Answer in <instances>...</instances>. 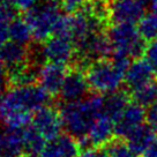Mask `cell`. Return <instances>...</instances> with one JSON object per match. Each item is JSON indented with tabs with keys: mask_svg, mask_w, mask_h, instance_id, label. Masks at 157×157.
Here are the masks:
<instances>
[{
	"mask_svg": "<svg viewBox=\"0 0 157 157\" xmlns=\"http://www.w3.org/2000/svg\"><path fill=\"white\" fill-rule=\"evenodd\" d=\"M146 123L150 126L152 131L157 135V104L147 109V119Z\"/></svg>",
	"mask_w": 157,
	"mask_h": 157,
	"instance_id": "obj_25",
	"label": "cell"
},
{
	"mask_svg": "<svg viewBox=\"0 0 157 157\" xmlns=\"http://www.w3.org/2000/svg\"><path fill=\"white\" fill-rule=\"evenodd\" d=\"M89 91L91 90L89 88L86 74L78 68L71 69L66 75L58 98L60 104L78 103L90 96Z\"/></svg>",
	"mask_w": 157,
	"mask_h": 157,
	"instance_id": "obj_6",
	"label": "cell"
},
{
	"mask_svg": "<svg viewBox=\"0 0 157 157\" xmlns=\"http://www.w3.org/2000/svg\"><path fill=\"white\" fill-rule=\"evenodd\" d=\"M144 59L150 64V66L154 68V71L157 74V39L154 40V42L148 43L147 51H146V54H144Z\"/></svg>",
	"mask_w": 157,
	"mask_h": 157,
	"instance_id": "obj_24",
	"label": "cell"
},
{
	"mask_svg": "<svg viewBox=\"0 0 157 157\" xmlns=\"http://www.w3.org/2000/svg\"><path fill=\"white\" fill-rule=\"evenodd\" d=\"M131 102V95L125 88L104 95L103 116L110 118L116 123Z\"/></svg>",
	"mask_w": 157,
	"mask_h": 157,
	"instance_id": "obj_15",
	"label": "cell"
},
{
	"mask_svg": "<svg viewBox=\"0 0 157 157\" xmlns=\"http://www.w3.org/2000/svg\"><path fill=\"white\" fill-rule=\"evenodd\" d=\"M150 10L151 13L157 14V0H151V4H150Z\"/></svg>",
	"mask_w": 157,
	"mask_h": 157,
	"instance_id": "obj_30",
	"label": "cell"
},
{
	"mask_svg": "<svg viewBox=\"0 0 157 157\" xmlns=\"http://www.w3.org/2000/svg\"><path fill=\"white\" fill-rule=\"evenodd\" d=\"M61 0H39L36 5L23 14L33 33V38L37 42H45L53 35L54 27L61 17Z\"/></svg>",
	"mask_w": 157,
	"mask_h": 157,
	"instance_id": "obj_3",
	"label": "cell"
},
{
	"mask_svg": "<svg viewBox=\"0 0 157 157\" xmlns=\"http://www.w3.org/2000/svg\"><path fill=\"white\" fill-rule=\"evenodd\" d=\"M106 157H139L128 148L127 143L120 139H114L108 146L102 148Z\"/></svg>",
	"mask_w": 157,
	"mask_h": 157,
	"instance_id": "obj_21",
	"label": "cell"
},
{
	"mask_svg": "<svg viewBox=\"0 0 157 157\" xmlns=\"http://www.w3.org/2000/svg\"><path fill=\"white\" fill-rule=\"evenodd\" d=\"M48 141L31 125L25 128L23 133V156L40 157Z\"/></svg>",
	"mask_w": 157,
	"mask_h": 157,
	"instance_id": "obj_17",
	"label": "cell"
},
{
	"mask_svg": "<svg viewBox=\"0 0 157 157\" xmlns=\"http://www.w3.org/2000/svg\"><path fill=\"white\" fill-rule=\"evenodd\" d=\"M116 139L114 121L108 117H101L94 124L87 139L80 141L81 151L89 149H102Z\"/></svg>",
	"mask_w": 157,
	"mask_h": 157,
	"instance_id": "obj_9",
	"label": "cell"
},
{
	"mask_svg": "<svg viewBox=\"0 0 157 157\" xmlns=\"http://www.w3.org/2000/svg\"><path fill=\"white\" fill-rule=\"evenodd\" d=\"M10 39V30H8V25L0 23V48L7 43Z\"/></svg>",
	"mask_w": 157,
	"mask_h": 157,
	"instance_id": "obj_28",
	"label": "cell"
},
{
	"mask_svg": "<svg viewBox=\"0 0 157 157\" xmlns=\"http://www.w3.org/2000/svg\"><path fill=\"white\" fill-rule=\"evenodd\" d=\"M157 78L156 72L144 58L134 60L125 74V89L131 94L150 83Z\"/></svg>",
	"mask_w": 157,
	"mask_h": 157,
	"instance_id": "obj_11",
	"label": "cell"
},
{
	"mask_svg": "<svg viewBox=\"0 0 157 157\" xmlns=\"http://www.w3.org/2000/svg\"><path fill=\"white\" fill-rule=\"evenodd\" d=\"M43 59L48 63H53L67 66L73 63L75 57H78L76 46L68 38L51 36L44 44L40 46Z\"/></svg>",
	"mask_w": 157,
	"mask_h": 157,
	"instance_id": "obj_5",
	"label": "cell"
},
{
	"mask_svg": "<svg viewBox=\"0 0 157 157\" xmlns=\"http://www.w3.org/2000/svg\"><path fill=\"white\" fill-rule=\"evenodd\" d=\"M137 30L147 43L154 42L157 39V14L148 13L137 23Z\"/></svg>",
	"mask_w": 157,
	"mask_h": 157,
	"instance_id": "obj_20",
	"label": "cell"
},
{
	"mask_svg": "<svg viewBox=\"0 0 157 157\" xmlns=\"http://www.w3.org/2000/svg\"><path fill=\"white\" fill-rule=\"evenodd\" d=\"M17 10L8 0H0V23L10 25L16 19Z\"/></svg>",
	"mask_w": 157,
	"mask_h": 157,
	"instance_id": "obj_22",
	"label": "cell"
},
{
	"mask_svg": "<svg viewBox=\"0 0 157 157\" xmlns=\"http://www.w3.org/2000/svg\"><path fill=\"white\" fill-rule=\"evenodd\" d=\"M112 45V58H129L139 60L144 57L148 43L133 25H111L106 30Z\"/></svg>",
	"mask_w": 157,
	"mask_h": 157,
	"instance_id": "obj_2",
	"label": "cell"
},
{
	"mask_svg": "<svg viewBox=\"0 0 157 157\" xmlns=\"http://www.w3.org/2000/svg\"><path fill=\"white\" fill-rule=\"evenodd\" d=\"M146 119H147V109L131 102L120 118L114 123L116 137L125 141L136 128L146 124Z\"/></svg>",
	"mask_w": 157,
	"mask_h": 157,
	"instance_id": "obj_10",
	"label": "cell"
},
{
	"mask_svg": "<svg viewBox=\"0 0 157 157\" xmlns=\"http://www.w3.org/2000/svg\"><path fill=\"white\" fill-rule=\"evenodd\" d=\"M88 0H61V10L68 15H73L83 8Z\"/></svg>",
	"mask_w": 157,
	"mask_h": 157,
	"instance_id": "obj_23",
	"label": "cell"
},
{
	"mask_svg": "<svg viewBox=\"0 0 157 157\" xmlns=\"http://www.w3.org/2000/svg\"><path fill=\"white\" fill-rule=\"evenodd\" d=\"M30 125L37 132L40 133L46 141L56 139L60 134H63L64 131L59 109L52 108L50 105L40 109L35 113Z\"/></svg>",
	"mask_w": 157,
	"mask_h": 157,
	"instance_id": "obj_8",
	"label": "cell"
},
{
	"mask_svg": "<svg viewBox=\"0 0 157 157\" xmlns=\"http://www.w3.org/2000/svg\"><path fill=\"white\" fill-rule=\"evenodd\" d=\"M78 157H106L103 149H89L81 151Z\"/></svg>",
	"mask_w": 157,
	"mask_h": 157,
	"instance_id": "obj_27",
	"label": "cell"
},
{
	"mask_svg": "<svg viewBox=\"0 0 157 157\" xmlns=\"http://www.w3.org/2000/svg\"><path fill=\"white\" fill-rule=\"evenodd\" d=\"M129 95L133 103L139 104L144 109H148L157 104V78L147 86L137 89Z\"/></svg>",
	"mask_w": 157,
	"mask_h": 157,
	"instance_id": "obj_18",
	"label": "cell"
},
{
	"mask_svg": "<svg viewBox=\"0 0 157 157\" xmlns=\"http://www.w3.org/2000/svg\"><path fill=\"white\" fill-rule=\"evenodd\" d=\"M139 1H140V2H141L144 7H146V6H148V5L150 6V4H151V0H139Z\"/></svg>",
	"mask_w": 157,
	"mask_h": 157,
	"instance_id": "obj_31",
	"label": "cell"
},
{
	"mask_svg": "<svg viewBox=\"0 0 157 157\" xmlns=\"http://www.w3.org/2000/svg\"><path fill=\"white\" fill-rule=\"evenodd\" d=\"M157 139V135L152 131L147 123L136 128L129 136L125 140L128 148L132 150L136 156H141L147 150L149 146Z\"/></svg>",
	"mask_w": 157,
	"mask_h": 157,
	"instance_id": "obj_16",
	"label": "cell"
},
{
	"mask_svg": "<svg viewBox=\"0 0 157 157\" xmlns=\"http://www.w3.org/2000/svg\"><path fill=\"white\" fill-rule=\"evenodd\" d=\"M104 95L93 94L88 97L71 104H59V112L64 133L78 142L87 139L98 118L103 117Z\"/></svg>",
	"mask_w": 157,
	"mask_h": 157,
	"instance_id": "obj_1",
	"label": "cell"
},
{
	"mask_svg": "<svg viewBox=\"0 0 157 157\" xmlns=\"http://www.w3.org/2000/svg\"><path fill=\"white\" fill-rule=\"evenodd\" d=\"M81 154V148L78 142L63 133L56 139L48 141L46 147L40 157H78Z\"/></svg>",
	"mask_w": 157,
	"mask_h": 157,
	"instance_id": "obj_14",
	"label": "cell"
},
{
	"mask_svg": "<svg viewBox=\"0 0 157 157\" xmlns=\"http://www.w3.org/2000/svg\"><path fill=\"white\" fill-rule=\"evenodd\" d=\"M10 1L16 10H22L25 13L29 10H31L39 0H10Z\"/></svg>",
	"mask_w": 157,
	"mask_h": 157,
	"instance_id": "obj_26",
	"label": "cell"
},
{
	"mask_svg": "<svg viewBox=\"0 0 157 157\" xmlns=\"http://www.w3.org/2000/svg\"><path fill=\"white\" fill-rule=\"evenodd\" d=\"M29 58L30 52L27 49V45L8 40L0 48V61L5 71L8 72V75L28 66L29 64H27V60Z\"/></svg>",
	"mask_w": 157,
	"mask_h": 157,
	"instance_id": "obj_12",
	"label": "cell"
},
{
	"mask_svg": "<svg viewBox=\"0 0 157 157\" xmlns=\"http://www.w3.org/2000/svg\"><path fill=\"white\" fill-rule=\"evenodd\" d=\"M111 25H137L144 16V6L139 0H109Z\"/></svg>",
	"mask_w": 157,
	"mask_h": 157,
	"instance_id": "obj_7",
	"label": "cell"
},
{
	"mask_svg": "<svg viewBox=\"0 0 157 157\" xmlns=\"http://www.w3.org/2000/svg\"><path fill=\"white\" fill-rule=\"evenodd\" d=\"M86 78L94 94L108 95L120 90L125 73L118 68L111 59H106L91 63L86 69Z\"/></svg>",
	"mask_w": 157,
	"mask_h": 157,
	"instance_id": "obj_4",
	"label": "cell"
},
{
	"mask_svg": "<svg viewBox=\"0 0 157 157\" xmlns=\"http://www.w3.org/2000/svg\"><path fill=\"white\" fill-rule=\"evenodd\" d=\"M140 157H157V139L149 146V148Z\"/></svg>",
	"mask_w": 157,
	"mask_h": 157,
	"instance_id": "obj_29",
	"label": "cell"
},
{
	"mask_svg": "<svg viewBox=\"0 0 157 157\" xmlns=\"http://www.w3.org/2000/svg\"><path fill=\"white\" fill-rule=\"evenodd\" d=\"M67 73H68L67 67L64 65L46 63L40 66L38 74V84L51 97L54 96L58 97Z\"/></svg>",
	"mask_w": 157,
	"mask_h": 157,
	"instance_id": "obj_13",
	"label": "cell"
},
{
	"mask_svg": "<svg viewBox=\"0 0 157 157\" xmlns=\"http://www.w3.org/2000/svg\"><path fill=\"white\" fill-rule=\"evenodd\" d=\"M10 30V40L19 43L22 45H27L33 39V33L30 30L28 23L23 19L16 17L8 25Z\"/></svg>",
	"mask_w": 157,
	"mask_h": 157,
	"instance_id": "obj_19",
	"label": "cell"
}]
</instances>
